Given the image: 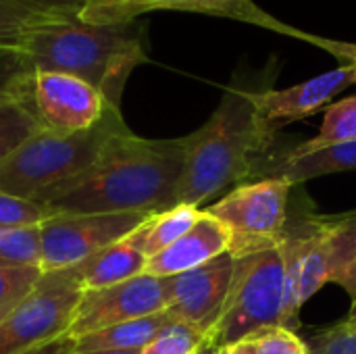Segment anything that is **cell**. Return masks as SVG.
I'll use <instances>...</instances> for the list:
<instances>
[{
    "label": "cell",
    "instance_id": "cell-1",
    "mask_svg": "<svg viewBox=\"0 0 356 354\" xmlns=\"http://www.w3.org/2000/svg\"><path fill=\"white\" fill-rule=\"evenodd\" d=\"M188 140H146L129 127L108 140L83 173L48 188L31 202L50 215H156L177 204Z\"/></svg>",
    "mask_w": 356,
    "mask_h": 354
},
{
    "label": "cell",
    "instance_id": "cell-2",
    "mask_svg": "<svg viewBox=\"0 0 356 354\" xmlns=\"http://www.w3.org/2000/svg\"><path fill=\"white\" fill-rule=\"evenodd\" d=\"M257 90L232 83L207 123L186 136V165L177 204L200 209L202 202L259 173L275 129L259 115Z\"/></svg>",
    "mask_w": 356,
    "mask_h": 354
},
{
    "label": "cell",
    "instance_id": "cell-3",
    "mask_svg": "<svg viewBox=\"0 0 356 354\" xmlns=\"http://www.w3.org/2000/svg\"><path fill=\"white\" fill-rule=\"evenodd\" d=\"M146 23L88 25L81 21L48 27L31 35L21 48L0 54L13 71H54L75 75L94 86L111 106L121 98L131 71L148 63Z\"/></svg>",
    "mask_w": 356,
    "mask_h": 354
},
{
    "label": "cell",
    "instance_id": "cell-4",
    "mask_svg": "<svg viewBox=\"0 0 356 354\" xmlns=\"http://www.w3.org/2000/svg\"><path fill=\"white\" fill-rule=\"evenodd\" d=\"M127 129L121 108L108 106L90 129L58 134L40 129L0 161V192L33 200L86 169H90L111 138Z\"/></svg>",
    "mask_w": 356,
    "mask_h": 354
},
{
    "label": "cell",
    "instance_id": "cell-5",
    "mask_svg": "<svg viewBox=\"0 0 356 354\" xmlns=\"http://www.w3.org/2000/svg\"><path fill=\"white\" fill-rule=\"evenodd\" d=\"M234 259L229 292L211 332L215 348L265 328H284L286 265L282 244Z\"/></svg>",
    "mask_w": 356,
    "mask_h": 354
},
{
    "label": "cell",
    "instance_id": "cell-6",
    "mask_svg": "<svg viewBox=\"0 0 356 354\" xmlns=\"http://www.w3.org/2000/svg\"><path fill=\"white\" fill-rule=\"evenodd\" d=\"M294 184L286 177H259L232 188L207 207L229 234V252L242 257L275 248L288 236L290 194Z\"/></svg>",
    "mask_w": 356,
    "mask_h": 354
},
{
    "label": "cell",
    "instance_id": "cell-7",
    "mask_svg": "<svg viewBox=\"0 0 356 354\" xmlns=\"http://www.w3.org/2000/svg\"><path fill=\"white\" fill-rule=\"evenodd\" d=\"M154 10L200 13V15H211V17L234 19V21H242L254 27H263V29L319 46L327 50L330 54H334L336 58L346 61V63H353V58L356 56V44L321 38L300 27H294L273 17L271 13H267L254 0H88L79 13V21L88 25H123V23L138 21L142 15H148Z\"/></svg>",
    "mask_w": 356,
    "mask_h": 354
},
{
    "label": "cell",
    "instance_id": "cell-8",
    "mask_svg": "<svg viewBox=\"0 0 356 354\" xmlns=\"http://www.w3.org/2000/svg\"><path fill=\"white\" fill-rule=\"evenodd\" d=\"M81 290L67 271L42 273V280L0 321V354H23L67 334Z\"/></svg>",
    "mask_w": 356,
    "mask_h": 354
},
{
    "label": "cell",
    "instance_id": "cell-9",
    "mask_svg": "<svg viewBox=\"0 0 356 354\" xmlns=\"http://www.w3.org/2000/svg\"><path fill=\"white\" fill-rule=\"evenodd\" d=\"M152 215H50L40 223V269L52 273L69 269L108 244L129 236Z\"/></svg>",
    "mask_w": 356,
    "mask_h": 354
},
{
    "label": "cell",
    "instance_id": "cell-10",
    "mask_svg": "<svg viewBox=\"0 0 356 354\" xmlns=\"http://www.w3.org/2000/svg\"><path fill=\"white\" fill-rule=\"evenodd\" d=\"M165 309H169L167 277L142 273L115 286L81 292L67 336L77 340L123 321L156 315Z\"/></svg>",
    "mask_w": 356,
    "mask_h": 354
},
{
    "label": "cell",
    "instance_id": "cell-11",
    "mask_svg": "<svg viewBox=\"0 0 356 354\" xmlns=\"http://www.w3.org/2000/svg\"><path fill=\"white\" fill-rule=\"evenodd\" d=\"M27 100L40 127L58 134L94 127L111 106L88 81L54 71L27 73Z\"/></svg>",
    "mask_w": 356,
    "mask_h": 354
},
{
    "label": "cell",
    "instance_id": "cell-12",
    "mask_svg": "<svg viewBox=\"0 0 356 354\" xmlns=\"http://www.w3.org/2000/svg\"><path fill=\"white\" fill-rule=\"evenodd\" d=\"M234 263V255L225 252L198 269L167 277L169 313L175 321L198 328L211 336L229 292Z\"/></svg>",
    "mask_w": 356,
    "mask_h": 354
},
{
    "label": "cell",
    "instance_id": "cell-13",
    "mask_svg": "<svg viewBox=\"0 0 356 354\" xmlns=\"http://www.w3.org/2000/svg\"><path fill=\"white\" fill-rule=\"evenodd\" d=\"M353 83L355 67L353 63H342L327 73H321L284 90L259 88L257 108L263 121L269 127L277 129L290 121H300L319 113L321 108H327L332 100Z\"/></svg>",
    "mask_w": 356,
    "mask_h": 354
},
{
    "label": "cell",
    "instance_id": "cell-14",
    "mask_svg": "<svg viewBox=\"0 0 356 354\" xmlns=\"http://www.w3.org/2000/svg\"><path fill=\"white\" fill-rule=\"evenodd\" d=\"M225 252H229L227 230L202 209L198 221L179 240L146 261L144 273L154 277H173L198 269Z\"/></svg>",
    "mask_w": 356,
    "mask_h": 354
},
{
    "label": "cell",
    "instance_id": "cell-15",
    "mask_svg": "<svg viewBox=\"0 0 356 354\" xmlns=\"http://www.w3.org/2000/svg\"><path fill=\"white\" fill-rule=\"evenodd\" d=\"M146 252H144V223L129 236L108 244L106 248L90 255L77 265L65 269L67 275L77 284L81 292L115 286L127 280H134L146 271ZM63 271V269H60Z\"/></svg>",
    "mask_w": 356,
    "mask_h": 354
},
{
    "label": "cell",
    "instance_id": "cell-16",
    "mask_svg": "<svg viewBox=\"0 0 356 354\" xmlns=\"http://www.w3.org/2000/svg\"><path fill=\"white\" fill-rule=\"evenodd\" d=\"M88 0H0V54L15 52L31 35L79 21Z\"/></svg>",
    "mask_w": 356,
    "mask_h": 354
},
{
    "label": "cell",
    "instance_id": "cell-17",
    "mask_svg": "<svg viewBox=\"0 0 356 354\" xmlns=\"http://www.w3.org/2000/svg\"><path fill=\"white\" fill-rule=\"evenodd\" d=\"M342 171H356V142L323 148L311 154H292L288 150L277 156H267L259 169L261 177H286L294 186Z\"/></svg>",
    "mask_w": 356,
    "mask_h": 354
},
{
    "label": "cell",
    "instance_id": "cell-18",
    "mask_svg": "<svg viewBox=\"0 0 356 354\" xmlns=\"http://www.w3.org/2000/svg\"><path fill=\"white\" fill-rule=\"evenodd\" d=\"M175 323L169 309L142 319L123 321L106 330L81 336L75 340L73 353H98V351H142L161 330Z\"/></svg>",
    "mask_w": 356,
    "mask_h": 354
},
{
    "label": "cell",
    "instance_id": "cell-19",
    "mask_svg": "<svg viewBox=\"0 0 356 354\" xmlns=\"http://www.w3.org/2000/svg\"><path fill=\"white\" fill-rule=\"evenodd\" d=\"M40 129L42 127L23 98L17 77L13 75L10 88L0 94V161H4Z\"/></svg>",
    "mask_w": 356,
    "mask_h": 354
},
{
    "label": "cell",
    "instance_id": "cell-20",
    "mask_svg": "<svg viewBox=\"0 0 356 354\" xmlns=\"http://www.w3.org/2000/svg\"><path fill=\"white\" fill-rule=\"evenodd\" d=\"M350 142H356V96H348L338 102H332L325 108L323 123H321L317 136L290 148V152L292 154H311V152H317L323 148L350 144Z\"/></svg>",
    "mask_w": 356,
    "mask_h": 354
},
{
    "label": "cell",
    "instance_id": "cell-21",
    "mask_svg": "<svg viewBox=\"0 0 356 354\" xmlns=\"http://www.w3.org/2000/svg\"><path fill=\"white\" fill-rule=\"evenodd\" d=\"M202 209L190 204H175L163 213L152 215L144 223V252L146 257H154L161 250L169 248L175 240H179L200 217Z\"/></svg>",
    "mask_w": 356,
    "mask_h": 354
},
{
    "label": "cell",
    "instance_id": "cell-22",
    "mask_svg": "<svg viewBox=\"0 0 356 354\" xmlns=\"http://www.w3.org/2000/svg\"><path fill=\"white\" fill-rule=\"evenodd\" d=\"M0 261L40 267V225H0Z\"/></svg>",
    "mask_w": 356,
    "mask_h": 354
},
{
    "label": "cell",
    "instance_id": "cell-23",
    "mask_svg": "<svg viewBox=\"0 0 356 354\" xmlns=\"http://www.w3.org/2000/svg\"><path fill=\"white\" fill-rule=\"evenodd\" d=\"M207 344H211V336L198 328L188 323H171L161 330L140 354H196Z\"/></svg>",
    "mask_w": 356,
    "mask_h": 354
},
{
    "label": "cell",
    "instance_id": "cell-24",
    "mask_svg": "<svg viewBox=\"0 0 356 354\" xmlns=\"http://www.w3.org/2000/svg\"><path fill=\"white\" fill-rule=\"evenodd\" d=\"M40 280H42L40 267L0 261V307L19 305L25 296L33 292Z\"/></svg>",
    "mask_w": 356,
    "mask_h": 354
},
{
    "label": "cell",
    "instance_id": "cell-25",
    "mask_svg": "<svg viewBox=\"0 0 356 354\" xmlns=\"http://www.w3.org/2000/svg\"><path fill=\"white\" fill-rule=\"evenodd\" d=\"M250 338L254 340L259 354H307L305 340L288 328H265L250 334Z\"/></svg>",
    "mask_w": 356,
    "mask_h": 354
},
{
    "label": "cell",
    "instance_id": "cell-26",
    "mask_svg": "<svg viewBox=\"0 0 356 354\" xmlns=\"http://www.w3.org/2000/svg\"><path fill=\"white\" fill-rule=\"evenodd\" d=\"M307 344V354H356V332L344 330L340 323L313 334Z\"/></svg>",
    "mask_w": 356,
    "mask_h": 354
},
{
    "label": "cell",
    "instance_id": "cell-27",
    "mask_svg": "<svg viewBox=\"0 0 356 354\" xmlns=\"http://www.w3.org/2000/svg\"><path fill=\"white\" fill-rule=\"evenodd\" d=\"M46 211L25 198L0 192V225H40Z\"/></svg>",
    "mask_w": 356,
    "mask_h": 354
},
{
    "label": "cell",
    "instance_id": "cell-28",
    "mask_svg": "<svg viewBox=\"0 0 356 354\" xmlns=\"http://www.w3.org/2000/svg\"><path fill=\"white\" fill-rule=\"evenodd\" d=\"M73 351H75V340L65 334V336H58V338L23 354H73Z\"/></svg>",
    "mask_w": 356,
    "mask_h": 354
},
{
    "label": "cell",
    "instance_id": "cell-29",
    "mask_svg": "<svg viewBox=\"0 0 356 354\" xmlns=\"http://www.w3.org/2000/svg\"><path fill=\"white\" fill-rule=\"evenodd\" d=\"M323 219L334 225L336 230L353 236L356 240V209L355 211H346V213H336V215H323Z\"/></svg>",
    "mask_w": 356,
    "mask_h": 354
},
{
    "label": "cell",
    "instance_id": "cell-30",
    "mask_svg": "<svg viewBox=\"0 0 356 354\" xmlns=\"http://www.w3.org/2000/svg\"><path fill=\"white\" fill-rule=\"evenodd\" d=\"M215 354H259L257 351V344L250 336L242 338V340H236V342H229V344H223V346H217Z\"/></svg>",
    "mask_w": 356,
    "mask_h": 354
},
{
    "label": "cell",
    "instance_id": "cell-31",
    "mask_svg": "<svg viewBox=\"0 0 356 354\" xmlns=\"http://www.w3.org/2000/svg\"><path fill=\"white\" fill-rule=\"evenodd\" d=\"M344 330H350V332H356V303H353V307H350V311H348V315L342 319V321H338Z\"/></svg>",
    "mask_w": 356,
    "mask_h": 354
},
{
    "label": "cell",
    "instance_id": "cell-32",
    "mask_svg": "<svg viewBox=\"0 0 356 354\" xmlns=\"http://www.w3.org/2000/svg\"><path fill=\"white\" fill-rule=\"evenodd\" d=\"M75 354H140V351H98V353H75Z\"/></svg>",
    "mask_w": 356,
    "mask_h": 354
},
{
    "label": "cell",
    "instance_id": "cell-33",
    "mask_svg": "<svg viewBox=\"0 0 356 354\" xmlns=\"http://www.w3.org/2000/svg\"><path fill=\"white\" fill-rule=\"evenodd\" d=\"M15 307H17V305H6V307H0V321H2V319H4V317H6V315L13 311V309H15Z\"/></svg>",
    "mask_w": 356,
    "mask_h": 354
},
{
    "label": "cell",
    "instance_id": "cell-34",
    "mask_svg": "<svg viewBox=\"0 0 356 354\" xmlns=\"http://www.w3.org/2000/svg\"><path fill=\"white\" fill-rule=\"evenodd\" d=\"M196 354H215V346H213V344H207L202 351H198Z\"/></svg>",
    "mask_w": 356,
    "mask_h": 354
},
{
    "label": "cell",
    "instance_id": "cell-35",
    "mask_svg": "<svg viewBox=\"0 0 356 354\" xmlns=\"http://www.w3.org/2000/svg\"><path fill=\"white\" fill-rule=\"evenodd\" d=\"M353 67H355V83H356V56L353 58Z\"/></svg>",
    "mask_w": 356,
    "mask_h": 354
},
{
    "label": "cell",
    "instance_id": "cell-36",
    "mask_svg": "<svg viewBox=\"0 0 356 354\" xmlns=\"http://www.w3.org/2000/svg\"><path fill=\"white\" fill-rule=\"evenodd\" d=\"M73 354H75V353H73Z\"/></svg>",
    "mask_w": 356,
    "mask_h": 354
}]
</instances>
